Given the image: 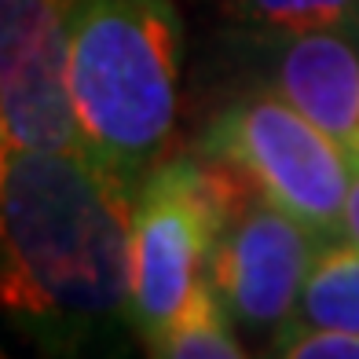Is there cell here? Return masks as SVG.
<instances>
[{
	"label": "cell",
	"mask_w": 359,
	"mask_h": 359,
	"mask_svg": "<svg viewBox=\"0 0 359 359\" xmlns=\"http://www.w3.org/2000/svg\"><path fill=\"white\" fill-rule=\"evenodd\" d=\"M246 187L250 180L220 158L209 165L176 158L147 176L133 209L128 293V319L147 345L169 330L205 286L213 242Z\"/></svg>",
	"instance_id": "cell-3"
},
{
	"label": "cell",
	"mask_w": 359,
	"mask_h": 359,
	"mask_svg": "<svg viewBox=\"0 0 359 359\" xmlns=\"http://www.w3.org/2000/svg\"><path fill=\"white\" fill-rule=\"evenodd\" d=\"M70 0H0L4 151H77L67 85Z\"/></svg>",
	"instance_id": "cell-6"
},
{
	"label": "cell",
	"mask_w": 359,
	"mask_h": 359,
	"mask_svg": "<svg viewBox=\"0 0 359 359\" xmlns=\"http://www.w3.org/2000/svg\"><path fill=\"white\" fill-rule=\"evenodd\" d=\"M293 319L326 330L359 334V246L330 238L319 250L312 271L301 286Z\"/></svg>",
	"instance_id": "cell-8"
},
{
	"label": "cell",
	"mask_w": 359,
	"mask_h": 359,
	"mask_svg": "<svg viewBox=\"0 0 359 359\" xmlns=\"http://www.w3.org/2000/svg\"><path fill=\"white\" fill-rule=\"evenodd\" d=\"M275 88L345 147L352 161L359 158V44L352 34L312 29L286 37Z\"/></svg>",
	"instance_id": "cell-7"
},
{
	"label": "cell",
	"mask_w": 359,
	"mask_h": 359,
	"mask_svg": "<svg viewBox=\"0 0 359 359\" xmlns=\"http://www.w3.org/2000/svg\"><path fill=\"white\" fill-rule=\"evenodd\" d=\"M154 355L169 359H242L246 348L231 334V316L217 301L213 286H202L194 301L180 312V319L151 341Z\"/></svg>",
	"instance_id": "cell-9"
},
{
	"label": "cell",
	"mask_w": 359,
	"mask_h": 359,
	"mask_svg": "<svg viewBox=\"0 0 359 359\" xmlns=\"http://www.w3.org/2000/svg\"><path fill=\"white\" fill-rule=\"evenodd\" d=\"M133 176L77 151H4V308L41 337L77 341L128 316Z\"/></svg>",
	"instance_id": "cell-1"
},
{
	"label": "cell",
	"mask_w": 359,
	"mask_h": 359,
	"mask_svg": "<svg viewBox=\"0 0 359 359\" xmlns=\"http://www.w3.org/2000/svg\"><path fill=\"white\" fill-rule=\"evenodd\" d=\"M205 154L235 165L323 238H334L345 224L352 158L279 88L227 107L205 133Z\"/></svg>",
	"instance_id": "cell-4"
},
{
	"label": "cell",
	"mask_w": 359,
	"mask_h": 359,
	"mask_svg": "<svg viewBox=\"0 0 359 359\" xmlns=\"http://www.w3.org/2000/svg\"><path fill=\"white\" fill-rule=\"evenodd\" d=\"M348 242L359 246V158L352 161V180H348V198H345V224H341Z\"/></svg>",
	"instance_id": "cell-12"
},
{
	"label": "cell",
	"mask_w": 359,
	"mask_h": 359,
	"mask_svg": "<svg viewBox=\"0 0 359 359\" xmlns=\"http://www.w3.org/2000/svg\"><path fill=\"white\" fill-rule=\"evenodd\" d=\"M348 34H352V37H355V44H359V22H355V26L348 29Z\"/></svg>",
	"instance_id": "cell-13"
},
{
	"label": "cell",
	"mask_w": 359,
	"mask_h": 359,
	"mask_svg": "<svg viewBox=\"0 0 359 359\" xmlns=\"http://www.w3.org/2000/svg\"><path fill=\"white\" fill-rule=\"evenodd\" d=\"M275 352L290 359H359V334L290 319L283 323V334L275 337Z\"/></svg>",
	"instance_id": "cell-11"
},
{
	"label": "cell",
	"mask_w": 359,
	"mask_h": 359,
	"mask_svg": "<svg viewBox=\"0 0 359 359\" xmlns=\"http://www.w3.org/2000/svg\"><path fill=\"white\" fill-rule=\"evenodd\" d=\"M184 26L172 0H77L67 85L81 147L136 176L176 121Z\"/></svg>",
	"instance_id": "cell-2"
},
{
	"label": "cell",
	"mask_w": 359,
	"mask_h": 359,
	"mask_svg": "<svg viewBox=\"0 0 359 359\" xmlns=\"http://www.w3.org/2000/svg\"><path fill=\"white\" fill-rule=\"evenodd\" d=\"M231 11L253 29L275 37L348 29L359 22V0H231Z\"/></svg>",
	"instance_id": "cell-10"
},
{
	"label": "cell",
	"mask_w": 359,
	"mask_h": 359,
	"mask_svg": "<svg viewBox=\"0 0 359 359\" xmlns=\"http://www.w3.org/2000/svg\"><path fill=\"white\" fill-rule=\"evenodd\" d=\"M70 4H77V0H70Z\"/></svg>",
	"instance_id": "cell-14"
},
{
	"label": "cell",
	"mask_w": 359,
	"mask_h": 359,
	"mask_svg": "<svg viewBox=\"0 0 359 359\" xmlns=\"http://www.w3.org/2000/svg\"><path fill=\"white\" fill-rule=\"evenodd\" d=\"M326 242L250 184L213 242L205 283L235 323L283 326L297 312L301 286Z\"/></svg>",
	"instance_id": "cell-5"
}]
</instances>
